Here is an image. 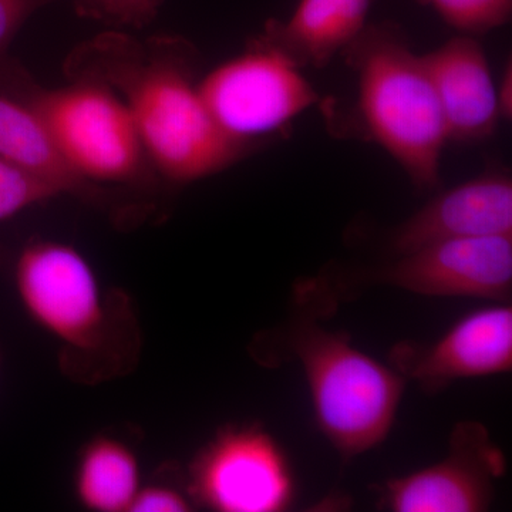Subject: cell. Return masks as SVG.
Here are the masks:
<instances>
[{
	"label": "cell",
	"instance_id": "cell-16",
	"mask_svg": "<svg viewBox=\"0 0 512 512\" xmlns=\"http://www.w3.org/2000/svg\"><path fill=\"white\" fill-rule=\"evenodd\" d=\"M461 35H483L510 22L512 0H417Z\"/></svg>",
	"mask_w": 512,
	"mask_h": 512
},
{
	"label": "cell",
	"instance_id": "cell-4",
	"mask_svg": "<svg viewBox=\"0 0 512 512\" xmlns=\"http://www.w3.org/2000/svg\"><path fill=\"white\" fill-rule=\"evenodd\" d=\"M0 93L12 97L39 119L64 161L89 183L138 184L153 180L133 117L110 87L70 80L46 89L10 59L0 64Z\"/></svg>",
	"mask_w": 512,
	"mask_h": 512
},
{
	"label": "cell",
	"instance_id": "cell-18",
	"mask_svg": "<svg viewBox=\"0 0 512 512\" xmlns=\"http://www.w3.org/2000/svg\"><path fill=\"white\" fill-rule=\"evenodd\" d=\"M163 0H73L80 18L141 29L157 18Z\"/></svg>",
	"mask_w": 512,
	"mask_h": 512
},
{
	"label": "cell",
	"instance_id": "cell-11",
	"mask_svg": "<svg viewBox=\"0 0 512 512\" xmlns=\"http://www.w3.org/2000/svg\"><path fill=\"white\" fill-rule=\"evenodd\" d=\"M512 235V178L490 168L448 188L397 225L387 237L393 256L448 239Z\"/></svg>",
	"mask_w": 512,
	"mask_h": 512
},
{
	"label": "cell",
	"instance_id": "cell-12",
	"mask_svg": "<svg viewBox=\"0 0 512 512\" xmlns=\"http://www.w3.org/2000/svg\"><path fill=\"white\" fill-rule=\"evenodd\" d=\"M436 90L448 141L476 143L500 124L497 83L476 36L460 35L423 55Z\"/></svg>",
	"mask_w": 512,
	"mask_h": 512
},
{
	"label": "cell",
	"instance_id": "cell-20",
	"mask_svg": "<svg viewBox=\"0 0 512 512\" xmlns=\"http://www.w3.org/2000/svg\"><path fill=\"white\" fill-rule=\"evenodd\" d=\"M190 497L168 485L141 487L128 512L191 511Z\"/></svg>",
	"mask_w": 512,
	"mask_h": 512
},
{
	"label": "cell",
	"instance_id": "cell-10",
	"mask_svg": "<svg viewBox=\"0 0 512 512\" xmlns=\"http://www.w3.org/2000/svg\"><path fill=\"white\" fill-rule=\"evenodd\" d=\"M390 366L426 393L457 380L504 375L512 370V308L497 302L468 313L436 342L403 340L389 353Z\"/></svg>",
	"mask_w": 512,
	"mask_h": 512
},
{
	"label": "cell",
	"instance_id": "cell-19",
	"mask_svg": "<svg viewBox=\"0 0 512 512\" xmlns=\"http://www.w3.org/2000/svg\"><path fill=\"white\" fill-rule=\"evenodd\" d=\"M57 0H0V64L10 59L9 47L37 10Z\"/></svg>",
	"mask_w": 512,
	"mask_h": 512
},
{
	"label": "cell",
	"instance_id": "cell-14",
	"mask_svg": "<svg viewBox=\"0 0 512 512\" xmlns=\"http://www.w3.org/2000/svg\"><path fill=\"white\" fill-rule=\"evenodd\" d=\"M0 157L19 165L57 191L84 194L92 183L64 161L39 119L19 101L0 93Z\"/></svg>",
	"mask_w": 512,
	"mask_h": 512
},
{
	"label": "cell",
	"instance_id": "cell-15",
	"mask_svg": "<svg viewBox=\"0 0 512 512\" xmlns=\"http://www.w3.org/2000/svg\"><path fill=\"white\" fill-rule=\"evenodd\" d=\"M141 487L136 454L123 441L97 437L83 448L74 476V491L84 508L128 512Z\"/></svg>",
	"mask_w": 512,
	"mask_h": 512
},
{
	"label": "cell",
	"instance_id": "cell-6",
	"mask_svg": "<svg viewBox=\"0 0 512 512\" xmlns=\"http://www.w3.org/2000/svg\"><path fill=\"white\" fill-rule=\"evenodd\" d=\"M295 491L284 448L259 426L221 430L191 468V497L212 511L281 512Z\"/></svg>",
	"mask_w": 512,
	"mask_h": 512
},
{
	"label": "cell",
	"instance_id": "cell-17",
	"mask_svg": "<svg viewBox=\"0 0 512 512\" xmlns=\"http://www.w3.org/2000/svg\"><path fill=\"white\" fill-rule=\"evenodd\" d=\"M59 194L52 185L0 157V221Z\"/></svg>",
	"mask_w": 512,
	"mask_h": 512
},
{
	"label": "cell",
	"instance_id": "cell-7",
	"mask_svg": "<svg viewBox=\"0 0 512 512\" xmlns=\"http://www.w3.org/2000/svg\"><path fill=\"white\" fill-rule=\"evenodd\" d=\"M16 292L29 318L77 350L99 346L106 308L92 265L72 245L30 242L15 268Z\"/></svg>",
	"mask_w": 512,
	"mask_h": 512
},
{
	"label": "cell",
	"instance_id": "cell-9",
	"mask_svg": "<svg viewBox=\"0 0 512 512\" xmlns=\"http://www.w3.org/2000/svg\"><path fill=\"white\" fill-rule=\"evenodd\" d=\"M505 470L503 450L495 446L487 427L461 421L451 431L447 456L433 466L387 480L379 507L393 512L487 511Z\"/></svg>",
	"mask_w": 512,
	"mask_h": 512
},
{
	"label": "cell",
	"instance_id": "cell-5",
	"mask_svg": "<svg viewBox=\"0 0 512 512\" xmlns=\"http://www.w3.org/2000/svg\"><path fill=\"white\" fill-rule=\"evenodd\" d=\"M198 90L227 136L255 146L284 133L322 101L298 66L252 39L242 55L198 80Z\"/></svg>",
	"mask_w": 512,
	"mask_h": 512
},
{
	"label": "cell",
	"instance_id": "cell-3",
	"mask_svg": "<svg viewBox=\"0 0 512 512\" xmlns=\"http://www.w3.org/2000/svg\"><path fill=\"white\" fill-rule=\"evenodd\" d=\"M342 56L356 74L357 100L350 117H329V126L377 144L414 187L436 190L448 136L423 55L400 26L379 23L367 25Z\"/></svg>",
	"mask_w": 512,
	"mask_h": 512
},
{
	"label": "cell",
	"instance_id": "cell-13",
	"mask_svg": "<svg viewBox=\"0 0 512 512\" xmlns=\"http://www.w3.org/2000/svg\"><path fill=\"white\" fill-rule=\"evenodd\" d=\"M370 0H299L288 20L271 19L255 42L302 67L328 66L366 28Z\"/></svg>",
	"mask_w": 512,
	"mask_h": 512
},
{
	"label": "cell",
	"instance_id": "cell-1",
	"mask_svg": "<svg viewBox=\"0 0 512 512\" xmlns=\"http://www.w3.org/2000/svg\"><path fill=\"white\" fill-rule=\"evenodd\" d=\"M200 56L180 36L138 40L111 32L74 47L69 80L104 84L126 103L154 171L174 184L221 173L258 150L227 136L198 90Z\"/></svg>",
	"mask_w": 512,
	"mask_h": 512
},
{
	"label": "cell",
	"instance_id": "cell-21",
	"mask_svg": "<svg viewBox=\"0 0 512 512\" xmlns=\"http://www.w3.org/2000/svg\"><path fill=\"white\" fill-rule=\"evenodd\" d=\"M498 103H500L501 119L511 120L512 117V63L507 66L497 83Z\"/></svg>",
	"mask_w": 512,
	"mask_h": 512
},
{
	"label": "cell",
	"instance_id": "cell-8",
	"mask_svg": "<svg viewBox=\"0 0 512 512\" xmlns=\"http://www.w3.org/2000/svg\"><path fill=\"white\" fill-rule=\"evenodd\" d=\"M352 286L384 285L433 298L510 302L512 235L436 242L365 269ZM352 288V289H355Z\"/></svg>",
	"mask_w": 512,
	"mask_h": 512
},
{
	"label": "cell",
	"instance_id": "cell-2",
	"mask_svg": "<svg viewBox=\"0 0 512 512\" xmlns=\"http://www.w3.org/2000/svg\"><path fill=\"white\" fill-rule=\"evenodd\" d=\"M336 305L320 276L299 282L279 330V359L302 366L316 424L346 463L389 436L406 380L356 348L348 333L320 325Z\"/></svg>",
	"mask_w": 512,
	"mask_h": 512
}]
</instances>
